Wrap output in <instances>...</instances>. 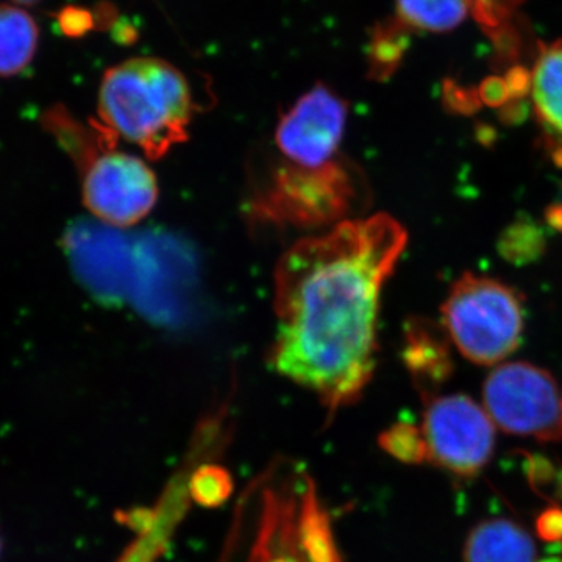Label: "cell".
Returning a JSON list of instances; mask_svg holds the SVG:
<instances>
[{
  "label": "cell",
  "mask_w": 562,
  "mask_h": 562,
  "mask_svg": "<svg viewBox=\"0 0 562 562\" xmlns=\"http://www.w3.org/2000/svg\"><path fill=\"white\" fill-rule=\"evenodd\" d=\"M406 244L401 222L375 214L284 251L276 268L273 371L330 409L357 401L375 371L383 286Z\"/></svg>",
  "instance_id": "obj_1"
},
{
  "label": "cell",
  "mask_w": 562,
  "mask_h": 562,
  "mask_svg": "<svg viewBox=\"0 0 562 562\" xmlns=\"http://www.w3.org/2000/svg\"><path fill=\"white\" fill-rule=\"evenodd\" d=\"M194 110L187 77L160 58H132L103 74L99 90L102 127L138 147L150 160H160L188 139Z\"/></svg>",
  "instance_id": "obj_2"
},
{
  "label": "cell",
  "mask_w": 562,
  "mask_h": 562,
  "mask_svg": "<svg viewBox=\"0 0 562 562\" xmlns=\"http://www.w3.org/2000/svg\"><path fill=\"white\" fill-rule=\"evenodd\" d=\"M362 202V179L350 162L305 168L280 160L250 201V213L277 227H335Z\"/></svg>",
  "instance_id": "obj_3"
},
{
  "label": "cell",
  "mask_w": 562,
  "mask_h": 562,
  "mask_svg": "<svg viewBox=\"0 0 562 562\" xmlns=\"http://www.w3.org/2000/svg\"><path fill=\"white\" fill-rule=\"evenodd\" d=\"M442 321L450 342L465 360L494 366L522 342V295L503 281L464 273L450 288Z\"/></svg>",
  "instance_id": "obj_4"
},
{
  "label": "cell",
  "mask_w": 562,
  "mask_h": 562,
  "mask_svg": "<svg viewBox=\"0 0 562 562\" xmlns=\"http://www.w3.org/2000/svg\"><path fill=\"white\" fill-rule=\"evenodd\" d=\"M101 124L87 144L74 151L80 162L81 195L90 213L114 227L138 224L158 201V183L147 162L114 147Z\"/></svg>",
  "instance_id": "obj_5"
},
{
  "label": "cell",
  "mask_w": 562,
  "mask_h": 562,
  "mask_svg": "<svg viewBox=\"0 0 562 562\" xmlns=\"http://www.w3.org/2000/svg\"><path fill=\"white\" fill-rule=\"evenodd\" d=\"M484 409L508 435L562 441V397L553 375L531 362L498 364L483 386Z\"/></svg>",
  "instance_id": "obj_6"
},
{
  "label": "cell",
  "mask_w": 562,
  "mask_h": 562,
  "mask_svg": "<svg viewBox=\"0 0 562 562\" xmlns=\"http://www.w3.org/2000/svg\"><path fill=\"white\" fill-rule=\"evenodd\" d=\"M428 460L461 476L475 475L490 462L495 447L494 422L468 395L432 397L422 427Z\"/></svg>",
  "instance_id": "obj_7"
},
{
  "label": "cell",
  "mask_w": 562,
  "mask_h": 562,
  "mask_svg": "<svg viewBox=\"0 0 562 562\" xmlns=\"http://www.w3.org/2000/svg\"><path fill=\"white\" fill-rule=\"evenodd\" d=\"M349 106L327 85H316L305 92L276 131L280 160L305 168H319L338 160Z\"/></svg>",
  "instance_id": "obj_8"
},
{
  "label": "cell",
  "mask_w": 562,
  "mask_h": 562,
  "mask_svg": "<svg viewBox=\"0 0 562 562\" xmlns=\"http://www.w3.org/2000/svg\"><path fill=\"white\" fill-rule=\"evenodd\" d=\"M188 480H190V473L187 479L181 476L173 479L157 508L154 512L140 514L143 522L138 519V538L127 547L116 562H155L160 558L173 530L183 517L188 502L191 501Z\"/></svg>",
  "instance_id": "obj_9"
},
{
  "label": "cell",
  "mask_w": 562,
  "mask_h": 562,
  "mask_svg": "<svg viewBox=\"0 0 562 562\" xmlns=\"http://www.w3.org/2000/svg\"><path fill=\"white\" fill-rule=\"evenodd\" d=\"M464 562H538V549L520 525L490 519L469 532Z\"/></svg>",
  "instance_id": "obj_10"
},
{
  "label": "cell",
  "mask_w": 562,
  "mask_h": 562,
  "mask_svg": "<svg viewBox=\"0 0 562 562\" xmlns=\"http://www.w3.org/2000/svg\"><path fill=\"white\" fill-rule=\"evenodd\" d=\"M532 109L549 139L562 144V43L539 52L530 76Z\"/></svg>",
  "instance_id": "obj_11"
},
{
  "label": "cell",
  "mask_w": 562,
  "mask_h": 562,
  "mask_svg": "<svg viewBox=\"0 0 562 562\" xmlns=\"http://www.w3.org/2000/svg\"><path fill=\"white\" fill-rule=\"evenodd\" d=\"M40 31L31 14L0 3V77H13L31 65Z\"/></svg>",
  "instance_id": "obj_12"
},
{
  "label": "cell",
  "mask_w": 562,
  "mask_h": 562,
  "mask_svg": "<svg viewBox=\"0 0 562 562\" xmlns=\"http://www.w3.org/2000/svg\"><path fill=\"white\" fill-rule=\"evenodd\" d=\"M406 364L417 382L439 384L452 373L450 339L446 330L439 333L431 325L414 324L408 335Z\"/></svg>",
  "instance_id": "obj_13"
},
{
  "label": "cell",
  "mask_w": 562,
  "mask_h": 562,
  "mask_svg": "<svg viewBox=\"0 0 562 562\" xmlns=\"http://www.w3.org/2000/svg\"><path fill=\"white\" fill-rule=\"evenodd\" d=\"M403 27L432 33L457 29L471 13V0H395Z\"/></svg>",
  "instance_id": "obj_14"
},
{
  "label": "cell",
  "mask_w": 562,
  "mask_h": 562,
  "mask_svg": "<svg viewBox=\"0 0 562 562\" xmlns=\"http://www.w3.org/2000/svg\"><path fill=\"white\" fill-rule=\"evenodd\" d=\"M232 491L231 473L221 465L205 462L190 473V480H188L190 498L206 508H216L222 505L231 497Z\"/></svg>",
  "instance_id": "obj_15"
},
{
  "label": "cell",
  "mask_w": 562,
  "mask_h": 562,
  "mask_svg": "<svg viewBox=\"0 0 562 562\" xmlns=\"http://www.w3.org/2000/svg\"><path fill=\"white\" fill-rule=\"evenodd\" d=\"M402 29L403 25L398 21L395 24L376 29L371 44V76L375 79L390 76L401 61L403 52Z\"/></svg>",
  "instance_id": "obj_16"
},
{
  "label": "cell",
  "mask_w": 562,
  "mask_h": 562,
  "mask_svg": "<svg viewBox=\"0 0 562 562\" xmlns=\"http://www.w3.org/2000/svg\"><path fill=\"white\" fill-rule=\"evenodd\" d=\"M386 452L403 462H424L428 460L427 443L419 428L409 424L394 425L380 439Z\"/></svg>",
  "instance_id": "obj_17"
},
{
  "label": "cell",
  "mask_w": 562,
  "mask_h": 562,
  "mask_svg": "<svg viewBox=\"0 0 562 562\" xmlns=\"http://www.w3.org/2000/svg\"><path fill=\"white\" fill-rule=\"evenodd\" d=\"M471 2L472 10L479 14V20L492 29L498 27L503 16L502 11L508 9L512 0H471Z\"/></svg>",
  "instance_id": "obj_18"
},
{
  "label": "cell",
  "mask_w": 562,
  "mask_h": 562,
  "mask_svg": "<svg viewBox=\"0 0 562 562\" xmlns=\"http://www.w3.org/2000/svg\"><path fill=\"white\" fill-rule=\"evenodd\" d=\"M538 532L546 541H562V509L552 508L541 514Z\"/></svg>",
  "instance_id": "obj_19"
},
{
  "label": "cell",
  "mask_w": 562,
  "mask_h": 562,
  "mask_svg": "<svg viewBox=\"0 0 562 562\" xmlns=\"http://www.w3.org/2000/svg\"><path fill=\"white\" fill-rule=\"evenodd\" d=\"M549 220L553 227H558L562 231V203H558V205H553L552 209H550Z\"/></svg>",
  "instance_id": "obj_20"
},
{
  "label": "cell",
  "mask_w": 562,
  "mask_h": 562,
  "mask_svg": "<svg viewBox=\"0 0 562 562\" xmlns=\"http://www.w3.org/2000/svg\"><path fill=\"white\" fill-rule=\"evenodd\" d=\"M14 2L22 3V5H33V3L40 2V0H14Z\"/></svg>",
  "instance_id": "obj_21"
},
{
  "label": "cell",
  "mask_w": 562,
  "mask_h": 562,
  "mask_svg": "<svg viewBox=\"0 0 562 562\" xmlns=\"http://www.w3.org/2000/svg\"><path fill=\"white\" fill-rule=\"evenodd\" d=\"M0 549H2V543H0Z\"/></svg>",
  "instance_id": "obj_22"
}]
</instances>
